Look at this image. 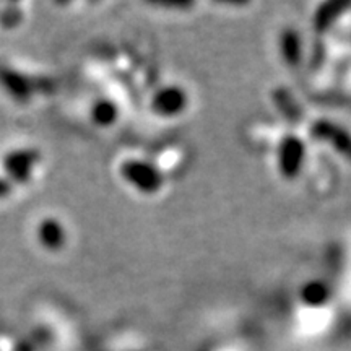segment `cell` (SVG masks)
Listing matches in <instances>:
<instances>
[{
    "mask_svg": "<svg viewBox=\"0 0 351 351\" xmlns=\"http://www.w3.org/2000/svg\"><path fill=\"white\" fill-rule=\"evenodd\" d=\"M121 173L124 179L138 191L145 194H153L158 192L163 186V178H161L160 171L153 168L152 165L143 163V161H127L122 165Z\"/></svg>",
    "mask_w": 351,
    "mask_h": 351,
    "instance_id": "obj_1",
    "label": "cell"
},
{
    "mask_svg": "<svg viewBox=\"0 0 351 351\" xmlns=\"http://www.w3.org/2000/svg\"><path fill=\"white\" fill-rule=\"evenodd\" d=\"M311 134L317 140L330 143L337 152L351 161V134H348L343 127L328 121H317L311 129Z\"/></svg>",
    "mask_w": 351,
    "mask_h": 351,
    "instance_id": "obj_2",
    "label": "cell"
},
{
    "mask_svg": "<svg viewBox=\"0 0 351 351\" xmlns=\"http://www.w3.org/2000/svg\"><path fill=\"white\" fill-rule=\"evenodd\" d=\"M280 171L285 178L293 179L300 174L304 161V143L298 137H287L280 145Z\"/></svg>",
    "mask_w": 351,
    "mask_h": 351,
    "instance_id": "obj_3",
    "label": "cell"
},
{
    "mask_svg": "<svg viewBox=\"0 0 351 351\" xmlns=\"http://www.w3.org/2000/svg\"><path fill=\"white\" fill-rule=\"evenodd\" d=\"M187 106V95L178 86L163 88L153 98L152 108L160 116H178Z\"/></svg>",
    "mask_w": 351,
    "mask_h": 351,
    "instance_id": "obj_4",
    "label": "cell"
},
{
    "mask_svg": "<svg viewBox=\"0 0 351 351\" xmlns=\"http://www.w3.org/2000/svg\"><path fill=\"white\" fill-rule=\"evenodd\" d=\"M350 7V3L346 2H328L324 3L322 7L319 8L317 15L314 19V26L317 32H327L328 28L333 25L339 16L343 13V10Z\"/></svg>",
    "mask_w": 351,
    "mask_h": 351,
    "instance_id": "obj_5",
    "label": "cell"
},
{
    "mask_svg": "<svg viewBox=\"0 0 351 351\" xmlns=\"http://www.w3.org/2000/svg\"><path fill=\"white\" fill-rule=\"evenodd\" d=\"M280 46H282L283 59L287 60L291 67H296L301 60V41L300 38H298V34L295 32H291V29L283 32Z\"/></svg>",
    "mask_w": 351,
    "mask_h": 351,
    "instance_id": "obj_6",
    "label": "cell"
},
{
    "mask_svg": "<svg viewBox=\"0 0 351 351\" xmlns=\"http://www.w3.org/2000/svg\"><path fill=\"white\" fill-rule=\"evenodd\" d=\"M301 298L306 304L320 306L328 301V298H330V291H328V287L326 283L311 282L301 289Z\"/></svg>",
    "mask_w": 351,
    "mask_h": 351,
    "instance_id": "obj_7",
    "label": "cell"
},
{
    "mask_svg": "<svg viewBox=\"0 0 351 351\" xmlns=\"http://www.w3.org/2000/svg\"><path fill=\"white\" fill-rule=\"evenodd\" d=\"M93 119L99 125H111L117 119V109L109 101H101L93 108Z\"/></svg>",
    "mask_w": 351,
    "mask_h": 351,
    "instance_id": "obj_8",
    "label": "cell"
},
{
    "mask_svg": "<svg viewBox=\"0 0 351 351\" xmlns=\"http://www.w3.org/2000/svg\"><path fill=\"white\" fill-rule=\"evenodd\" d=\"M62 239V234H59V225L54 223H46V225L41 226V241L46 245H57L59 241Z\"/></svg>",
    "mask_w": 351,
    "mask_h": 351,
    "instance_id": "obj_9",
    "label": "cell"
}]
</instances>
